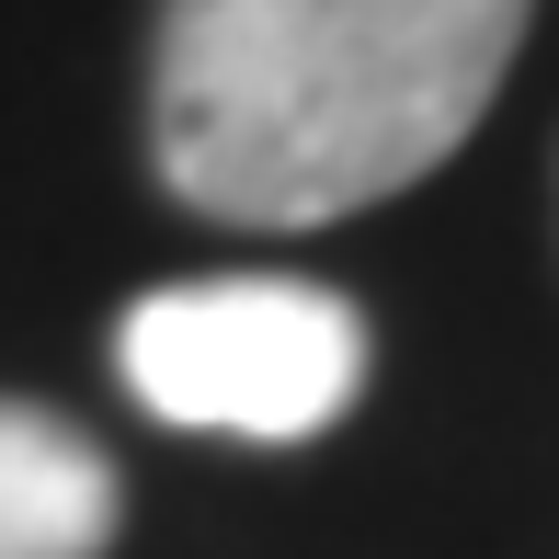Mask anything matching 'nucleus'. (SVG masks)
I'll return each mask as SVG.
<instances>
[{"label":"nucleus","instance_id":"nucleus-1","mask_svg":"<svg viewBox=\"0 0 559 559\" xmlns=\"http://www.w3.org/2000/svg\"><path fill=\"white\" fill-rule=\"evenodd\" d=\"M525 12L537 0H160V183L228 228L354 217L491 115Z\"/></svg>","mask_w":559,"mask_h":559},{"label":"nucleus","instance_id":"nucleus-2","mask_svg":"<svg viewBox=\"0 0 559 559\" xmlns=\"http://www.w3.org/2000/svg\"><path fill=\"white\" fill-rule=\"evenodd\" d=\"M115 366L183 435L309 445L366 389V320L354 297L297 286V274H194V286H160L126 309Z\"/></svg>","mask_w":559,"mask_h":559},{"label":"nucleus","instance_id":"nucleus-3","mask_svg":"<svg viewBox=\"0 0 559 559\" xmlns=\"http://www.w3.org/2000/svg\"><path fill=\"white\" fill-rule=\"evenodd\" d=\"M115 548V468L81 423L0 400V559H104Z\"/></svg>","mask_w":559,"mask_h":559}]
</instances>
